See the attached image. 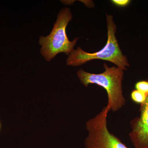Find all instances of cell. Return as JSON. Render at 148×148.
Wrapping results in <instances>:
<instances>
[{
    "instance_id": "1",
    "label": "cell",
    "mask_w": 148,
    "mask_h": 148,
    "mask_svg": "<svg viewBox=\"0 0 148 148\" xmlns=\"http://www.w3.org/2000/svg\"><path fill=\"white\" fill-rule=\"evenodd\" d=\"M106 21L108 39L104 47L97 52L89 53L80 47H77L68 56L66 65L78 66L92 60L100 59L110 62L124 71L127 70L130 65L127 56L123 53L118 42L116 36V26L112 15L106 14Z\"/></svg>"
},
{
    "instance_id": "2",
    "label": "cell",
    "mask_w": 148,
    "mask_h": 148,
    "mask_svg": "<svg viewBox=\"0 0 148 148\" xmlns=\"http://www.w3.org/2000/svg\"><path fill=\"white\" fill-rule=\"evenodd\" d=\"M104 71L101 73H91L82 69L77 72L80 81L85 87L95 84L103 88L107 91L108 102L107 106L110 110L116 112L125 105L123 95V80L124 70L116 66L110 67L104 63Z\"/></svg>"
},
{
    "instance_id": "3",
    "label": "cell",
    "mask_w": 148,
    "mask_h": 148,
    "mask_svg": "<svg viewBox=\"0 0 148 148\" xmlns=\"http://www.w3.org/2000/svg\"><path fill=\"white\" fill-rule=\"evenodd\" d=\"M72 18L70 8L61 9L50 34L46 37H40L39 43L41 46L40 52L47 61H50L59 53H64L69 56L74 50L79 38H75L71 41L66 32L67 25Z\"/></svg>"
},
{
    "instance_id": "4",
    "label": "cell",
    "mask_w": 148,
    "mask_h": 148,
    "mask_svg": "<svg viewBox=\"0 0 148 148\" xmlns=\"http://www.w3.org/2000/svg\"><path fill=\"white\" fill-rule=\"evenodd\" d=\"M110 111L106 106L86 122L88 135L85 140V148H129L108 129L107 118Z\"/></svg>"
},
{
    "instance_id": "5",
    "label": "cell",
    "mask_w": 148,
    "mask_h": 148,
    "mask_svg": "<svg viewBox=\"0 0 148 148\" xmlns=\"http://www.w3.org/2000/svg\"><path fill=\"white\" fill-rule=\"evenodd\" d=\"M139 112V116L130 122L129 138L134 148H148V94L145 102L140 104Z\"/></svg>"
},
{
    "instance_id": "6",
    "label": "cell",
    "mask_w": 148,
    "mask_h": 148,
    "mask_svg": "<svg viewBox=\"0 0 148 148\" xmlns=\"http://www.w3.org/2000/svg\"><path fill=\"white\" fill-rule=\"evenodd\" d=\"M148 94L135 89L131 92L130 97L133 102L141 104L145 101Z\"/></svg>"
},
{
    "instance_id": "7",
    "label": "cell",
    "mask_w": 148,
    "mask_h": 148,
    "mask_svg": "<svg viewBox=\"0 0 148 148\" xmlns=\"http://www.w3.org/2000/svg\"><path fill=\"white\" fill-rule=\"evenodd\" d=\"M135 89L139 91L148 93V81L143 80L138 82L135 84Z\"/></svg>"
},
{
    "instance_id": "8",
    "label": "cell",
    "mask_w": 148,
    "mask_h": 148,
    "mask_svg": "<svg viewBox=\"0 0 148 148\" xmlns=\"http://www.w3.org/2000/svg\"><path fill=\"white\" fill-rule=\"evenodd\" d=\"M130 0H112L111 1V2L112 3L115 5L120 7H124L129 5L131 3Z\"/></svg>"
},
{
    "instance_id": "9",
    "label": "cell",
    "mask_w": 148,
    "mask_h": 148,
    "mask_svg": "<svg viewBox=\"0 0 148 148\" xmlns=\"http://www.w3.org/2000/svg\"><path fill=\"white\" fill-rule=\"evenodd\" d=\"M1 121H0V131H1Z\"/></svg>"
}]
</instances>
